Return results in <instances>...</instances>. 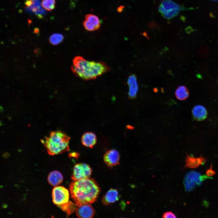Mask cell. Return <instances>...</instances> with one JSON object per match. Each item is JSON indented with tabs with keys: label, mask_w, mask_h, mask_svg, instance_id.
<instances>
[{
	"label": "cell",
	"mask_w": 218,
	"mask_h": 218,
	"mask_svg": "<svg viewBox=\"0 0 218 218\" xmlns=\"http://www.w3.org/2000/svg\"><path fill=\"white\" fill-rule=\"evenodd\" d=\"M192 115L193 118L196 120L202 121L206 118L207 113L204 106L198 105L193 107L192 110Z\"/></svg>",
	"instance_id": "4fadbf2b"
},
{
	"label": "cell",
	"mask_w": 218,
	"mask_h": 218,
	"mask_svg": "<svg viewBox=\"0 0 218 218\" xmlns=\"http://www.w3.org/2000/svg\"><path fill=\"white\" fill-rule=\"evenodd\" d=\"M181 7L171 0H163L160 4L158 11L162 16L167 19H171L179 13Z\"/></svg>",
	"instance_id": "277c9868"
},
{
	"label": "cell",
	"mask_w": 218,
	"mask_h": 218,
	"mask_svg": "<svg viewBox=\"0 0 218 218\" xmlns=\"http://www.w3.org/2000/svg\"><path fill=\"white\" fill-rule=\"evenodd\" d=\"M163 218H176V215L171 211L167 212L163 215Z\"/></svg>",
	"instance_id": "7402d4cb"
},
{
	"label": "cell",
	"mask_w": 218,
	"mask_h": 218,
	"mask_svg": "<svg viewBox=\"0 0 218 218\" xmlns=\"http://www.w3.org/2000/svg\"><path fill=\"white\" fill-rule=\"evenodd\" d=\"M48 180L51 185L56 186L61 183L63 180V177L59 172L54 171L50 173Z\"/></svg>",
	"instance_id": "2e32d148"
},
{
	"label": "cell",
	"mask_w": 218,
	"mask_h": 218,
	"mask_svg": "<svg viewBox=\"0 0 218 218\" xmlns=\"http://www.w3.org/2000/svg\"><path fill=\"white\" fill-rule=\"evenodd\" d=\"M118 193L115 189H111L102 198V201L105 205L113 203L118 200Z\"/></svg>",
	"instance_id": "5bb4252c"
},
{
	"label": "cell",
	"mask_w": 218,
	"mask_h": 218,
	"mask_svg": "<svg viewBox=\"0 0 218 218\" xmlns=\"http://www.w3.org/2000/svg\"><path fill=\"white\" fill-rule=\"evenodd\" d=\"M64 37L60 34H54L52 35L50 37L49 41L50 43L54 45H57L63 40Z\"/></svg>",
	"instance_id": "d6986e66"
},
{
	"label": "cell",
	"mask_w": 218,
	"mask_h": 218,
	"mask_svg": "<svg viewBox=\"0 0 218 218\" xmlns=\"http://www.w3.org/2000/svg\"><path fill=\"white\" fill-rule=\"evenodd\" d=\"M206 175L210 177L215 175L216 174V172L212 169V165L211 164L210 169H208L206 172Z\"/></svg>",
	"instance_id": "44dd1931"
},
{
	"label": "cell",
	"mask_w": 218,
	"mask_h": 218,
	"mask_svg": "<svg viewBox=\"0 0 218 218\" xmlns=\"http://www.w3.org/2000/svg\"><path fill=\"white\" fill-rule=\"evenodd\" d=\"M85 18L83 24L86 30L89 31H93L99 29L101 23L97 16L92 14H88L85 16Z\"/></svg>",
	"instance_id": "ba28073f"
},
{
	"label": "cell",
	"mask_w": 218,
	"mask_h": 218,
	"mask_svg": "<svg viewBox=\"0 0 218 218\" xmlns=\"http://www.w3.org/2000/svg\"><path fill=\"white\" fill-rule=\"evenodd\" d=\"M55 3V0H42L41 5L44 9L50 11L54 9Z\"/></svg>",
	"instance_id": "ffe728a7"
},
{
	"label": "cell",
	"mask_w": 218,
	"mask_h": 218,
	"mask_svg": "<svg viewBox=\"0 0 218 218\" xmlns=\"http://www.w3.org/2000/svg\"><path fill=\"white\" fill-rule=\"evenodd\" d=\"M69 139L65 133L57 130L51 131L41 141L48 154L53 155L68 151Z\"/></svg>",
	"instance_id": "3957f363"
},
{
	"label": "cell",
	"mask_w": 218,
	"mask_h": 218,
	"mask_svg": "<svg viewBox=\"0 0 218 218\" xmlns=\"http://www.w3.org/2000/svg\"><path fill=\"white\" fill-rule=\"evenodd\" d=\"M68 190L62 186H56L52 191V197L53 203L57 206L68 202L69 199Z\"/></svg>",
	"instance_id": "52a82bcc"
},
{
	"label": "cell",
	"mask_w": 218,
	"mask_h": 218,
	"mask_svg": "<svg viewBox=\"0 0 218 218\" xmlns=\"http://www.w3.org/2000/svg\"><path fill=\"white\" fill-rule=\"evenodd\" d=\"M177 98L181 101L186 99L189 96V92L187 88L183 86L178 87L175 92Z\"/></svg>",
	"instance_id": "e0dca14e"
},
{
	"label": "cell",
	"mask_w": 218,
	"mask_h": 218,
	"mask_svg": "<svg viewBox=\"0 0 218 218\" xmlns=\"http://www.w3.org/2000/svg\"><path fill=\"white\" fill-rule=\"evenodd\" d=\"M92 172L89 165L82 163L77 164L74 167L71 178L75 181L89 178Z\"/></svg>",
	"instance_id": "8992f818"
},
{
	"label": "cell",
	"mask_w": 218,
	"mask_h": 218,
	"mask_svg": "<svg viewBox=\"0 0 218 218\" xmlns=\"http://www.w3.org/2000/svg\"><path fill=\"white\" fill-rule=\"evenodd\" d=\"M209 177L206 175H201L200 173L195 171L188 173L184 179L185 188L187 192L193 190L197 186L200 185L202 182Z\"/></svg>",
	"instance_id": "5b68a950"
},
{
	"label": "cell",
	"mask_w": 218,
	"mask_h": 218,
	"mask_svg": "<svg viewBox=\"0 0 218 218\" xmlns=\"http://www.w3.org/2000/svg\"><path fill=\"white\" fill-rule=\"evenodd\" d=\"M76 213L78 217L90 218L94 216V211L93 208L89 203H84L78 206Z\"/></svg>",
	"instance_id": "9c48e42d"
},
{
	"label": "cell",
	"mask_w": 218,
	"mask_h": 218,
	"mask_svg": "<svg viewBox=\"0 0 218 218\" xmlns=\"http://www.w3.org/2000/svg\"><path fill=\"white\" fill-rule=\"evenodd\" d=\"M69 189L71 197L77 206L94 203L100 191L96 181L89 178L74 180L70 184Z\"/></svg>",
	"instance_id": "6da1fadb"
},
{
	"label": "cell",
	"mask_w": 218,
	"mask_h": 218,
	"mask_svg": "<svg viewBox=\"0 0 218 218\" xmlns=\"http://www.w3.org/2000/svg\"><path fill=\"white\" fill-rule=\"evenodd\" d=\"M123 7L122 6H121L119 7L117 9L118 11L119 12H121Z\"/></svg>",
	"instance_id": "603a6c76"
},
{
	"label": "cell",
	"mask_w": 218,
	"mask_h": 218,
	"mask_svg": "<svg viewBox=\"0 0 218 218\" xmlns=\"http://www.w3.org/2000/svg\"><path fill=\"white\" fill-rule=\"evenodd\" d=\"M127 84L129 87L128 96L131 99L135 98L138 91V86L137 82V77L133 74L128 77Z\"/></svg>",
	"instance_id": "7c38bea8"
},
{
	"label": "cell",
	"mask_w": 218,
	"mask_h": 218,
	"mask_svg": "<svg viewBox=\"0 0 218 218\" xmlns=\"http://www.w3.org/2000/svg\"><path fill=\"white\" fill-rule=\"evenodd\" d=\"M71 69L78 77L87 81L96 79L109 71L110 68L103 62L90 61L77 56L73 60Z\"/></svg>",
	"instance_id": "7a4b0ae2"
},
{
	"label": "cell",
	"mask_w": 218,
	"mask_h": 218,
	"mask_svg": "<svg viewBox=\"0 0 218 218\" xmlns=\"http://www.w3.org/2000/svg\"><path fill=\"white\" fill-rule=\"evenodd\" d=\"M67 214V216H69L76 210L77 206L72 202L68 201V202L58 206Z\"/></svg>",
	"instance_id": "ac0fdd59"
},
{
	"label": "cell",
	"mask_w": 218,
	"mask_h": 218,
	"mask_svg": "<svg viewBox=\"0 0 218 218\" xmlns=\"http://www.w3.org/2000/svg\"><path fill=\"white\" fill-rule=\"evenodd\" d=\"M212 0V1H217V0Z\"/></svg>",
	"instance_id": "cb8c5ba5"
},
{
	"label": "cell",
	"mask_w": 218,
	"mask_h": 218,
	"mask_svg": "<svg viewBox=\"0 0 218 218\" xmlns=\"http://www.w3.org/2000/svg\"><path fill=\"white\" fill-rule=\"evenodd\" d=\"M206 162V159L202 155L199 157H195L189 156L187 153L185 159L186 164L184 168L188 167L195 168L201 164H203Z\"/></svg>",
	"instance_id": "8fae6325"
},
{
	"label": "cell",
	"mask_w": 218,
	"mask_h": 218,
	"mask_svg": "<svg viewBox=\"0 0 218 218\" xmlns=\"http://www.w3.org/2000/svg\"><path fill=\"white\" fill-rule=\"evenodd\" d=\"M120 159V155L118 152L114 149L107 151L104 156V162L110 167L118 164Z\"/></svg>",
	"instance_id": "30bf717a"
},
{
	"label": "cell",
	"mask_w": 218,
	"mask_h": 218,
	"mask_svg": "<svg viewBox=\"0 0 218 218\" xmlns=\"http://www.w3.org/2000/svg\"><path fill=\"white\" fill-rule=\"evenodd\" d=\"M97 138L96 135L91 132L84 133L81 137V142L84 146L92 148L96 143Z\"/></svg>",
	"instance_id": "9a60e30c"
}]
</instances>
